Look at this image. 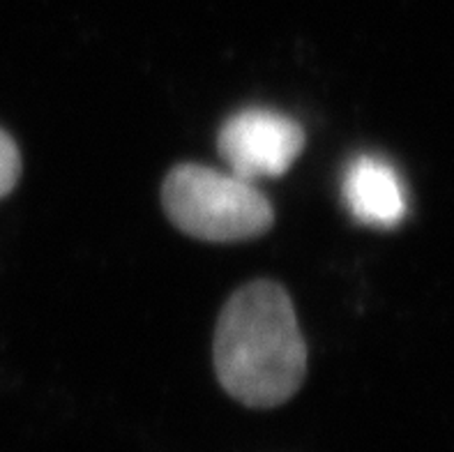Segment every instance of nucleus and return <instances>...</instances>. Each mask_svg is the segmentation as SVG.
<instances>
[{
    "label": "nucleus",
    "instance_id": "1",
    "mask_svg": "<svg viewBox=\"0 0 454 452\" xmlns=\"http://www.w3.org/2000/svg\"><path fill=\"white\" fill-rule=\"evenodd\" d=\"M215 369L222 388L245 407H279L298 393L307 344L279 284L261 280L233 293L215 330Z\"/></svg>",
    "mask_w": 454,
    "mask_h": 452
},
{
    "label": "nucleus",
    "instance_id": "2",
    "mask_svg": "<svg viewBox=\"0 0 454 452\" xmlns=\"http://www.w3.org/2000/svg\"><path fill=\"white\" fill-rule=\"evenodd\" d=\"M161 203L171 222L199 241H249L275 222L270 201L256 183L203 164L176 166L164 180Z\"/></svg>",
    "mask_w": 454,
    "mask_h": 452
},
{
    "label": "nucleus",
    "instance_id": "3",
    "mask_svg": "<svg viewBox=\"0 0 454 452\" xmlns=\"http://www.w3.org/2000/svg\"><path fill=\"white\" fill-rule=\"evenodd\" d=\"M217 146L231 173L256 183L284 176L294 166L305 148V130L282 111L249 107L222 125Z\"/></svg>",
    "mask_w": 454,
    "mask_h": 452
},
{
    "label": "nucleus",
    "instance_id": "4",
    "mask_svg": "<svg viewBox=\"0 0 454 452\" xmlns=\"http://www.w3.org/2000/svg\"><path fill=\"white\" fill-rule=\"evenodd\" d=\"M341 196L351 218L364 226L392 229L409 212L402 176L379 155H357L351 160L341 178Z\"/></svg>",
    "mask_w": 454,
    "mask_h": 452
},
{
    "label": "nucleus",
    "instance_id": "5",
    "mask_svg": "<svg viewBox=\"0 0 454 452\" xmlns=\"http://www.w3.org/2000/svg\"><path fill=\"white\" fill-rule=\"evenodd\" d=\"M19 176H21V155L14 139L5 130H0V199L17 187Z\"/></svg>",
    "mask_w": 454,
    "mask_h": 452
}]
</instances>
